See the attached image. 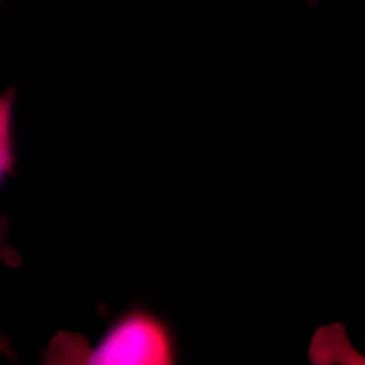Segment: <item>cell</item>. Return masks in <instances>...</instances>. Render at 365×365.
Instances as JSON below:
<instances>
[{
  "label": "cell",
  "instance_id": "cell-3",
  "mask_svg": "<svg viewBox=\"0 0 365 365\" xmlns=\"http://www.w3.org/2000/svg\"><path fill=\"white\" fill-rule=\"evenodd\" d=\"M9 218L0 215V264L9 268H18L21 265V255L7 242L9 235ZM0 356L11 360H18L16 353L11 347V340L9 336L0 333Z\"/></svg>",
  "mask_w": 365,
  "mask_h": 365
},
{
  "label": "cell",
  "instance_id": "cell-2",
  "mask_svg": "<svg viewBox=\"0 0 365 365\" xmlns=\"http://www.w3.org/2000/svg\"><path fill=\"white\" fill-rule=\"evenodd\" d=\"M16 95V91L13 86L0 93V185L13 175L16 165L14 133Z\"/></svg>",
  "mask_w": 365,
  "mask_h": 365
},
{
  "label": "cell",
  "instance_id": "cell-5",
  "mask_svg": "<svg viewBox=\"0 0 365 365\" xmlns=\"http://www.w3.org/2000/svg\"><path fill=\"white\" fill-rule=\"evenodd\" d=\"M2 1H4V0H0V4H2Z\"/></svg>",
  "mask_w": 365,
  "mask_h": 365
},
{
  "label": "cell",
  "instance_id": "cell-1",
  "mask_svg": "<svg viewBox=\"0 0 365 365\" xmlns=\"http://www.w3.org/2000/svg\"><path fill=\"white\" fill-rule=\"evenodd\" d=\"M175 344L169 329L153 314L133 309L117 319L81 364L162 365L174 362Z\"/></svg>",
  "mask_w": 365,
  "mask_h": 365
},
{
  "label": "cell",
  "instance_id": "cell-4",
  "mask_svg": "<svg viewBox=\"0 0 365 365\" xmlns=\"http://www.w3.org/2000/svg\"><path fill=\"white\" fill-rule=\"evenodd\" d=\"M319 0H307V6H314L318 4Z\"/></svg>",
  "mask_w": 365,
  "mask_h": 365
}]
</instances>
